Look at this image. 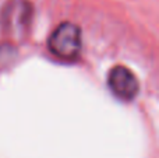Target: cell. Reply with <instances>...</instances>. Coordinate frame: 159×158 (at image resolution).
Here are the masks:
<instances>
[{"label":"cell","mask_w":159,"mask_h":158,"mask_svg":"<svg viewBox=\"0 0 159 158\" xmlns=\"http://www.w3.org/2000/svg\"><path fill=\"white\" fill-rule=\"evenodd\" d=\"M49 50L60 59H74L81 50V31L73 22H63L48 41Z\"/></svg>","instance_id":"1"},{"label":"cell","mask_w":159,"mask_h":158,"mask_svg":"<svg viewBox=\"0 0 159 158\" xmlns=\"http://www.w3.org/2000/svg\"><path fill=\"white\" fill-rule=\"evenodd\" d=\"M109 88L119 100L133 101L138 94V80L134 73L124 66H116L109 72L107 76Z\"/></svg>","instance_id":"2"},{"label":"cell","mask_w":159,"mask_h":158,"mask_svg":"<svg viewBox=\"0 0 159 158\" xmlns=\"http://www.w3.org/2000/svg\"><path fill=\"white\" fill-rule=\"evenodd\" d=\"M31 17V4L27 0H11L3 11L4 25L11 31L24 30Z\"/></svg>","instance_id":"3"}]
</instances>
